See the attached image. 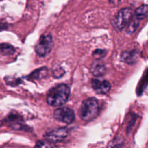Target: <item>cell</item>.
<instances>
[{"mask_svg": "<svg viewBox=\"0 0 148 148\" xmlns=\"http://www.w3.org/2000/svg\"><path fill=\"white\" fill-rule=\"evenodd\" d=\"M70 95V89L65 84H60L51 88L48 92L46 101L52 106H61L67 101Z\"/></svg>", "mask_w": 148, "mask_h": 148, "instance_id": "1", "label": "cell"}, {"mask_svg": "<svg viewBox=\"0 0 148 148\" xmlns=\"http://www.w3.org/2000/svg\"><path fill=\"white\" fill-rule=\"evenodd\" d=\"M99 113V103L94 98L85 100L79 110L80 118L85 121H90L96 118Z\"/></svg>", "mask_w": 148, "mask_h": 148, "instance_id": "2", "label": "cell"}, {"mask_svg": "<svg viewBox=\"0 0 148 148\" xmlns=\"http://www.w3.org/2000/svg\"><path fill=\"white\" fill-rule=\"evenodd\" d=\"M53 46L52 36L50 34L43 35L35 47L36 53L40 56H46L51 51Z\"/></svg>", "mask_w": 148, "mask_h": 148, "instance_id": "3", "label": "cell"}, {"mask_svg": "<svg viewBox=\"0 0 148 148\" xmlns=\"http://www.w3.org/2000/svg\"><path fill=\"white\" fill-rule=\"evenodd\" d=\"M132 17V10L131 8L121 9L114 19L113 25L114 27L119 30L124 29L127 23L130 21Z\"/></svg>", "mask_w": 148, "mask_h": 148, "instance_id": "4", "label": "cell"}, {"mask_svg": "<svg viewBox=\"0 0 148 148\" xmlns=\"http://www.w3.org/2000/svg\"><path fill=\"white\" fill-rule=\"evenodd\" d=\"M53 116L57 121L65 124H71L75 119V114L73 110L67 107L57 108L54 111Z\"/></svg>", "mask_w": 148, "mask_h": 148, "instance_id": "5", "label": "cell"}, {"mask_svg": "<svg viewBox=\"0 0 148 148\" xmlns=\"http://www.w3.org/2000/svg\"><path fill=\"white\" fill-rule=\"evenodd\" d=\"M69 132L66 128H59L53 130L45 134V138L52 143L63 141L67 137Z\"/></svg>", "mask_w": 148, "mask_h": 148, "instance_id": "6", "label": "cell"}, {"mask_svg": "<svg viewBox=\"0 0 148 148\" xmlns=\"http://www.w3.org/2000/svg\"><path fill=\"white\" fill-rule=\"evenodd\" d=\"M92 87L98 94H106L111 90V84L108 81L98 79H92Z\"/></svg>", "mask_w": 148, "mask_h": 148, "instance_id": "7", "label": "cell"}, {"mask_svg": "<svg viewBox=\"0 0 148 148\" xmlns=\"http://www.w3.org/2000/svg\"><path fill=\"white\" fill-rule=\"evenodd\" d=\"M137 58H138V51L136 50L124 51L121 56V61L129 64H132L134 62H136Z\"/></svg>", "mask_w": 148, "mask_h": 148, "instance_id": "8", "label": "cell"}, {"mask_svg": "<svg viewBox=\"0 0 148 148\" xmlns=\"http://www.w3.org/2000/svg\"><path fill=\"white\" fill-rule=\"evenodd\" d=\"M91 72L95 77H101L106 72L107 69L105 64L101 62H95L92 64L90 68Z\"/></svg>", "mask_w": 148, "mask_h": 148, "instance_id": "9", "label": "cell"}, {"mask_svg": "<svg viewBox=\"0 0 148 148\" xmlns=\"http://www.w3.org/2000/svg\"><path fill=\"white\" fill-rule=\"evenodd\" d=\"M148 14V5L143 4L137 8L134 12V17L138 20H141L145 18Z\"/></svg>", "mask_w": 148, "mask_h": 148, "instance_id": "10", "label": "cell"}, {"mask_svg": "<svg viewBox=\"0 0 148 148\" xmlns=\"http://www.w3.org/2000/svg\"><path fill=\"white\" fill-rule=\"evenodd\" d=\"M15 51V49L12 45L8 43H0V55L10 56L12 55Z\"/></svg>", "mask_w": 148, "mask_h": 148, "instance_id": "11", "label": "cell"}, {"mask_svg": "<svg viewBox=\"0 0 148 148\" xmlns=\"http://www.w3.org/2000/svg\"><path fill=\"white\" fill-rule=\"evenodd\" d=\"M140 24V20H138L137 18H136L135 17L132 19V20H130L128 23V25L127 27V32L128 33H132L137 30V27L139 26Z\"/></svg>", "mask_w": 148, "mask_h": 148, "instance_id": "12", "label": "cell"}, {"mask_svg": "<svg viewBox=\"0 0 148 148\" xmlns=\"http://www.w3.org/2000/svg\"><path fill=\"white\" fill-rule=\"evenodd\" d=\"M36 147H53L54 145H53L52 144H51L50 143H45V142H38L37 144L36 145Z\"/></svg>", "mask_w": 148, "mask_h": 148, "instance_id": "13", "label": "cell"}, {"mask_svg": "<svg viewBox=\"0 0 148 148\" xmlns=\"http://www.w3.org/2000/svg\"><path fill=\"white\" fill-rule=\"evenodd\" d=\"M108 1H109L110 2L113 4H118L120 2V1H121V0H108Z\"/></svg>", "mask_w": 148, "mask_h": 148, "instance_id": "14", "label": "cell"}, {"mask_svg": "<svg viewBox=\"0 0 148 148\" xmlns=\"http://www.w3.org/2000/svg\"><path fill=\"white\" fill-rule=\"evenodd\" d=\"M5 28H6L5 26H4L3 24H1V23H0V31L2 30H4Z\"/></svg>", "mask_w": 148, "mask_h": 148, "instance_id": "15", "label": "cell"}]
</instances>
